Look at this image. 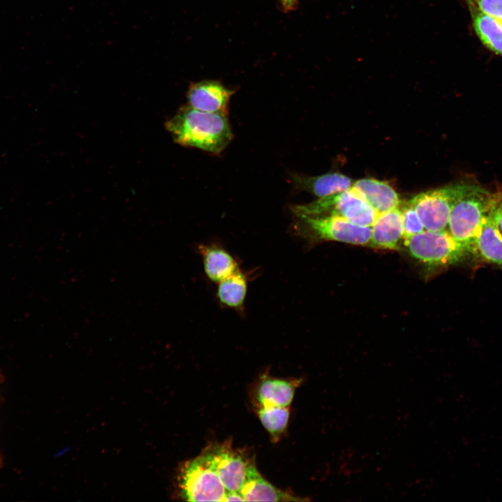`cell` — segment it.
Returning <instances> with one entry per match:
<instances>
[{
    "instance_id": "7a4b0ae2",
    "label": "cell",
    "mask_w": 502,
    "mask_h": 502,
    "mask_svg": "<svg viewBox=\"0 0 502 502\" xmlns=\"http://www.w3.org/2000/svg\"><path fill=\"white\" fill-rule=\"evenodd\" d=\"M494 201V193L471 184L457 198L450 211L448 231L468 251L480 230Z\"/></svg>"
},
{
    "instance_id": "5b68a950",
    "label": "cell",
    "mask_w": 502,
    "mask_h": 502,
    "mask_svg": "<svg viewBox=\"0 0 502 502\" xmlns=\"http://www.w3.org/2000/svg\"><path fill=\"white\" fill-rule=\"evenodd\" d=\"M179 485L182 497L188 501H223L227 493L211 451L185 464Z\"/></svg>"
},
{
    "instance_id": "3957f363",
    "label": "cell",
    "mask_w": 502,
    "mask_h": 502,
    "mask_svg": "<svg viewBox=\"0 0 502 502\" xmlns=\"http://www.w3.org/2000/svg\"><path fill=\"white\" fill-rule=\"evenodd\" d=\"M296 234L312 241H333L353 245H370L371 227L353 224L337 215H295Z\"/></svg>"
},
{
    "instance_id": "9c48e42d",
    "label": "cell",
    "mask_w": 502,
    "mask_h": 502,
    "mask_svg": "<svg viewBox=\"0 0 502 502\" xmlns=\"http://www.w3.org/2000/svg\"><path fill=\"white\" fill-rule=\"evenodd\" d=\"M235 91L217 80L205 79L191 83L187 92L188 105L208 113L227 114Z\"/></svg>"
},
{
    "instance_id": "30bf717a",
    "label": "cell",
    "mask_w": 502,
    "mask_h": 502,
    "mask_svg": "<svg viewBox=\"0 0 502 502\" xmlns=\"http://www.w3.org/2000/svg\"><path fill=\"white\" fill-rule=\"evenodd\" d=\"M470 255L502 270V234L491 209L470 249Z\"/></svg>"
},
{
    "instance_id": "9a60e30c",
    "label": "cell",
    "mask_w": 502,
    "mask_h": 502,
    "mask_svg": "<svg viewBox=\"0 0 502 502\" xmlns=\"http://www.w3.org/2000/svg\"><path fill=\"white\" fill-rule=\"evenodd\" d=\"M473 29L480 43L490 52L502 56V24L465 2Z\"/></svg>"
},
{
    "instance_id": "52a82bcc",
    "label": "cell",
    "mask_w": 502,
    "mask_h": 502,
    "mask_svg": "<svg viewBox=\"0 0 502 502\" xmlns=\"http://www.w3.org/2000/svg\"><path fill=\"white\" fill-rule=\"evenodd\" d=\"M469 185L460 183L427 190L415 196L409 204L418 213L425 229L446 230L455 200Z\"/></svg>"
},
{
    "instance_id": "cb8c5ba5",
    "label": "cell",
    "mask_w": 502,
    "mask_h": 502,
    "mask_svg": "<svg viewBox=\"0 0 502 502\" xmlns=\"http://www.w3.org/2000/svg\"><path fill=\"white\" fill-rule=\"evenodd\" d=\"M244 501L240 493L227 492L223 501Z\"/></svg>"
},
{
    "instance_id": "6da1fadb",
    "label": "cell",
    "mask_w": 502,
    "mask_h": 502,
    "mask_svg": "<svg viewBox=\"0 0 502 502\" xmlns=\"http://www.w3.org/2000/svg\"><path fill=\"white\" fill-rule=\"evenodd\" d=\"M165 127L177 144L215 155L233 139L227 114L205 112L188 105L181 107Z\"/></svg>"
},
{
    "instance_id": "7402d4cb",
    "label": "cell",
    "mask_w": 502,
    "mask_h": 502,
    "mask_svg": "<svg viewBox=\"0 0 502 502\" xmlns=\"http://www.w3.org/2000/svg\"><path fill=\"white\" fill-rule=\"evenodd\" d=\"M491 213L496 225L502 234V190L494 192Z\"/></svg>"
},
{
    "instance_id": "d6986e66",
    "label": "cell",
    "mask_w": 502,
    "mask_h": 502,
    "mask_svg": "<svg viewBox=\"0 0 502 502\" xmlns=\"http://www.w3.org/2000/svg\"><path fill=\"white\" fill-rule=\"evenodd\" d=\"M258 415L263 426L272 435H277L287 427L289 412L287 407L261 406Z\"/></svg>"
},
{
    "instance_id": "4fadbf2b",
    "label": "cell",
    "mask_w": 502,
    "mask_h": 502,
    "mask_svg": "<svg viewBox=\"0 0 502 502\" xmlns=\"http://www.w3.org/2000/svg\"><path fill=\"white\" fill-rule=\"evenodd\" d=\"M376 212L382 213L398 207L400 198L387 183L375 178H362L351 186Z\"/></svg>"
},
{
    "instance_id": "5bb4252c",
    "label": "cell",
    "mask_w": 502,
    "mask_h": 502,
    "mask_svg": "<svg viewBox=\"0 0 502 502\" xmlns=\"http://www.w3.org/2000/svg\"><path fill=\"white\" fill-rule=\"evenodd\" d=\"M197 252L201 256L204 273L212 282L218 283L239 270L234 257L221 246L201 243Z\"/></svg>"
},
{
    "instance_id": "ffe728a7",
    "label": "cell",
    "mask_w": 502,
    "mask_h": 502,
    "mask_svg": "<svg viewBox=\"0 0 502 502\" xmlns=\"http://www.w3.org/2000/svg\"><path fill=\"white\" fill-rule=\"evenodd\" d=\"M402 212L403 239L425 230L424 225L414 208L409 204Z\"/></svg>"
},
{
    "instance_id": "ac0fdd59",
    "label": "cell",
    "mask_w": 502,
    "mask_h": 502,
    "mask_svg": "<svg viewBox=\"0 0 502 502\" xmlns=\"http://www.w3.org/2000/svg\"><path fill=\"white\" fill-rule=\"evenodd\" d=\"M295 386L288 381L266 379L259 384L257 399L261 406L287 407L291 402Z\"/></svg>"
},
{
    "instance_id": "7c38bea8",
    "label": "cell",
    "mask_w": 502,
    "mask_h": 502,
    "mask_svg": "<svg viewBox=\"0 0 502 502\" xmlns=\"http://www.w3.org/2000/svg\"><path fill=\"white\" fill-rule=\"evenodd\" d=\"M291 181L296 189L307 192L319 198L347 190L353 185L350 178L338 172L316 176L293 174Z\"/></svg>"
},
{
    "instance_id": "603a6c76",
    "label": "cell",
    "mask_w": 502,
    "mask_h": 502,
    "mask_svg": "<svg viewBox=\"0 0 502 502\" xmlns=\"http://www.w3.org/2000/svg\"><path fill=\"white\" fill-rule=\"evenodd\" d=\"M300 0H279L280 6L284 12L294 10Z\"/></svg>"
},
{
    "instance_id": "ba28073f",
    "label": "cell",
    "mask_w": 502,
    "mask_h": 502,
    "mask_svg": "<svg viewBox=\"0 0 502 502\" xmlns=\"http://www.w3.org/2000/svg\"><path fill=\"white\" fill-rule=\"evenodd\" d=\"M211 452L216 471L227 492L240 493L257 471L255 466L227 446H219Z\"/></svg>"
},
{
    "instance_id": "2e32d148",
    "label": "cell",
    "mask_w": 502,
    "mask_h": 502,
    "mask_svg": "<svg viewBox=\"0 0 502 502\" xmlns=\"http://www.w3.org/2000/svg\"><path fill=\"white\" fill-rule=\"evenodd\" d=\"M248 290V279L240 269L218 282L217 298L224 307L240 310L243 307Z\"/></svg>"
},
{
    "instance_id": "e0dca14e",
    "label": "cell",
    "mask_w": 502,
    "mask_h": 502,
    "mask_svg": "<svg viewBox=\"0 0 502 502\" xmlns=\"http://www.w3.org/2000/svg\"><path fill=\"white\" fill-rule=\"evenodd\" d=\"M244 501H301L264 480L257 470L251 476L240 492Z\"/></svg>"
},
{
    "instance_id": "8fae6325",
    "label": "cell",
    "mask_w": 502,
    "mask_h": 502,
    "mask_svg": "<svg viewBox=\"0 0 502 502\" xmlns=\"http://www.w3.org/2000/svg\"><path fill=\"white\" fill-rule=\"evenodd\" d=\"M370 245L395 250L403 238L402 212L398 207L379 213L371 227Z\"/></svg>"
},
{
    "instance_id": "8992f818",
    "label": "cell",
    "mask_w": 502,
    "mask_h": 502,
    "mask_svg": "<svg viewBox=\"0 0 502 502\" xmlns=\"http://www.w3.org/2000/svg\"><path fill=\"white\" fill-rule=\"evenodd\" d=\"M404 244L413 258L429 266L452 265L469 255L466 248L447 230L425 229L404 238Z\"/></svg>"
},
{
    "instance_id": "44dd1931",
    "label": "cell",
    "mask_w": 502,
    "mask_h": 502,
    "mask_svg": "<svg viewBox=\"0 0 502 502\" xmlns=\"http://www.w3.org/2000/svg\"><path fill=\"white\" fill-rule=\"evenodd\" d=\"M502 24V0H464Z\"/></svg>"
},
{
    "instance_id": "277c9868",
    "label": "cell",
    "mask_w": 502,
    "mask_h": 502,
    "mask_svg": "<svg viewBox=\"0 0 502 502\" xmlns=\"http://www.w3.org/2000/svg\"><path fill=\"white\" fill-rule=\"evenodd\" d=\"M291 209L294 215H337L365 227H372L378 215L352 187Z\"/></svg>"
}]
</instances>
